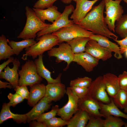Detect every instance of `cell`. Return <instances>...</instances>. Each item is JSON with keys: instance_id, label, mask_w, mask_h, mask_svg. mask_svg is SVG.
<instances>
[{"instance_id": "obj_1", "label": "cell", "mask_w": 127, "mask_h": 127, "mask_svg": "<svg viewBox=\"0 0 127 127\" xmlns=\"http://www.w3.org/2000/svg\"><path fill=\"white\" fill-rule=\"evenodd\" d=\"M105 7L104 1L102 0L98 5L93 6L82 20L77 24L94 34L114 40H117L118 36L109 29L105 22L103 14Z\"/></svg>"}, {"instance_id": "obj_2", "label": "cell", "mask_w": 127, "mask_h": 127, "mask_svg": "<svg viewBox=\"0 0 127 127\" xmlns=\"http://www.w3.org/2000/svg\"><path fill=\"white\" fill-rule=\"evenodd\" d=\"M38 42L32 46L25 49V54L21 58L27 60L28 56L32 57L33 59L38 56L43 55L45 51L51 49L53 47L59 44L58 37L52 33H48L37 37Z\"/></svg>"}, {"instance_id": "obj_3", "label": "cell", "mask_w": 127, "mask_h": 127, "mask_svg": "<svg viewBox=\"0 0 127 127\" xmlns=\"http://www.w3.org/2000/svg\"><path fill=\"white\" fill-rule=\"evenodd\" d=\"M25 15L27 19L25 26L22 31L17 37L18 39L24 40L35 39L37 33L50 24L41 21L36 16L33 9L28 7H25Z\"/></svg>"}, {"instance_id": "obj_4", "label": "cell", "mask_w": 127, "mask_h": 127, "mask_svg": "<svg viewBox=\"0 0 127 127\" xmlns=\"http://www.w3.org/2000/svg\"><path fill=\"white\" fill-rule=\"evenodd\" d=\"M20 76L19 86H29L30 87L37 83H40L43 79L38 74L36 65L34 61L28 60L19 71Z\"/></svg>"}, {"instance_id": "obj_5", "label": "cell", "mask_w": 127, "mask_h": 127, "mask_svg": "<svg viewBox=\"0 0 127 127\" xmlns=\"http://www.w3.org/2000/svg\"><path fill=\"white\" fill-rule=\"evenodd\" d=\"M105 3L106 14L105 22L109 29L115 32V23L123 16L124 10L120 4L121 1L115 0H104Z\"/></svg>"}, {"instance_id": "obj_6", "label": "cell", "mask_w": 127, "mask_h": 127, "mask_svg": "<svg viewBox=\"0 0 127 127\" xmlns=\"http://www.w3.org/2000/svg\"><path fill=\"white\" fill-rule=\"evenodd\" d=\"M52 33L58 37L59 44L64 42H67L79 37L89 38L94 34L92 32L87 30L74 23L70 26L63 27Z\"/></svg>"}, {"instance_id": "obj_7", "label": "cell", "mask_w": 127, "mask_h": 127, "mask_svg": "<svg viewBox=\"0 0 127 127\" xmlns=\"http://www.w3.org/2000/svg\"><path fill=\"white\" fill-rule=\"evenodd\" d=\"M74 9L72 4L66 6L60 16L52 24L37 34V37H39L45 34L52 33L65 27L70 26L74 23L72 20H69V15Z\"/></svg>"}, {"instance_id": "obj_8", "label": "cell", "mask_w": 127, "mask_h": 127, "mask_svg": "<svg viewBox=\"0 0 127 127\" xmlns=\"http://www.w3.org/2000/svg\"><path fill=\"white\" fill-rule=\"evenodd\" d=\"M88 88L87 94L96 100L105 104L111 102V98L106 91L102 76L97 77L92 81Z\"/></svg>"}, {"instance_id": "obj_9", "label": "cell", "mask_w": 127, "mask_h": 127, "mask_svg": "<svg viewBox=\"0 0 127 127\" xmlns=\"http://www.w3.org/2000/svg\"><path fill=\"white\" fill-rule=\"evenodd\" d=\"M48 54L49 57H56V62L57 63L63 61L67 63V66L63 70L64 71L69 68L71 63L73 62L75 55L69 44L63 42L59 44L58 47L53 48L48 51Z\"/></svg>"}, {"instance_id": "obj_10", "label": "cell", "mask_w": 127, "mask_h": 127, "mask_svg": "<svg viewBox=\"0 0 127 127\" xmlns=\"http://www.w3.org/2000/svg\"><path fill=\"white\" fill-rule=\"evenodd\" d=\"M68 97V101L63 107L59 108L57 115L64 120L69 121L79 109L78 102L79 98L70 88H67L66 93Z\"/></svg>"}, {"instance_id": "obj_11", "label": "cell", "mask_w": 127, "mask_h": 127, "mask_svg": "<svg viewBox=\"0 0 127 127\" xmlns=\"http://www.w3.org/2000/svg\"><path fill=\"white\" fill-rule=\"evenodd\" d=\"M100 0H76V6L70 18L74 23L78 24L83 19L91 10L94 5Z\"/></svg>"}, {"instance_id": "obj_12", "label": "cell", "mask_w": 127, "mask_h": 127, "mask_svg": "<svg viewBox=\"0 0 127 127\" xmlns=\"http://www.w3.org/2000/svg\"><path fill=\"white\" fill-rule=\"evenodd\" d=\"M85 52L99 60L105 61L112 56V52L100 45L94 40L91 39L87 44Z\"/></svg>"}, {"instance_id": "obj_13", "label": "cell", "mask_w": 127, "mask_h": 127, "mask_svg": "<svg viewBox=\"0 0 127 127\" xmlns=\"http://www.w3.org/2000/svg\"><path fill=\"white\" fill-rule=\"evenodd\" d=\"M78 107L79 109L86 111L91 116L96 118L103 117L100 111L99 102L88 94L83 98L79 99Z\"/></svg>"}, {"instance_id": "obj_14", "label": "cell", "mask_w": 127, "mask_h": 127, "mask_svg": "<svg viewBox=\"0 0 127 127\" xmlns=\"http://www.w3.org/2000/svg\"><path fill=\"white\" fill-rule=\"evenodd\" d=\"M12 63L13 67L12 68L8 65L4 69V71L0 73V78L8 82L13 88L15 89L19 86V74L18 71L20 64L18 59L16 58L14 59Z\"/></svg>"}, {"instance_id": "obj_15", "label": "cell", "mask_w": 127, "mask_h": 127, "mask_svg": "<svg viewBox=\"0 0 127 127\" xmlns=\"http://www.w3.org/2000/svg\"><path fill=\"white\" fill-rule=\"evenodd\" d=\"M99 60L85 52L75 54L73 62L81 66L86 71L90 72L98 65Z\"/></svg>"}, {"instance_id": "obj_16", "label": "cell", "mask_w": 127, "mask_h": 127, "mask_svg": "<svg viewBox=\"0 0 127 127\" xmlns=\"http://www.w3.org/2000/svg\"><path fill=\"white\" fill-rule=\"evenodd\" d=\"M66 91L65 85L61 82L48 84L45 96L51 102H56L64 96Z\"/></svg>"}, {"instance_id": "obj_17", "label": "cell", "mask_w": 127, "mask_h": 127, "mask_svg": "<svg viewBox=\"0 0 127 127\" xmlns=\"http://www.w3.org/2000/svg\"><path fill=\"white\" fill-rule=\"evenodd\" d=\"M89 38L96 41L101 46L114 53V57L118 59L123 57L121 53L118 44L112 42L109 39V38L102 35L94 34Z\"/></svg>"}, {"instance_id": "obj_18", "label": "cell", "mask_w": 127, "mask_h": 127, "mask_svg": "<svg viewBox=\"0 0 127 127\" xmlns=\"http://www.w3.org/2000/svg\"><path fill=\"white\" fill-rule=\"evenodd\" d=\"M51 102L45 96L36 104L26 114L27 118V122L35 120L36 118L45 111L48 110L50 107Z\"/></svg>"}, {"instance_id": "obj_19", "label": "cell", "mask_w": 127, "mask_h": 127, "mask_svg": "<svg viewBox=\"0 0 127 127\" xmlns=\"http://www.w3.org/2000/svg\"><path fill=\"white\" fill-rule=\"evenodd\" d=\"M102 76L108 95L110 97L113 98L120 89L118 77L110 73H107Z\"/></svg>"}, {"instance_id": "obj_20", "label": "cell", "mask_w": 127, "mask_h": 127, "mask_svg": "<svg viewBox=\"0 0 127 127\" xmlns=\"http://www.w3.org/2000/svg\"><path fill=\"white\" fill-rule=\"evenodd\" d=\"M32 9L36 16L44 23L45 20H47L52 23L61 14L58 11L57 7L53 5L46 9H40L34 8Z\"/></svg>"}, {"instance_id": "obj_21", "label": "cell", "mask_w": 127, "mask_h": 127, "mask_svg": "<svg viewBox=\"0 0 127 127\" xmlns=\"http://www.w3.org/2000/svg\"><path fill=\"white\" fill-rule=\"evenodd\" d=\"M43 55L39 56L38 59H35L34 62L36 64L38 75L41 78L45 79L47 81L48 84L60 82L62 73H60L55 79L52 78L51 76V72L45 67L43 61Z\"/></svg>"}, {"instance_id": "obj_22", "label": "cell", "mask_w": 127, "mask_h": 127, "mask_svg": "<svg viewBox=\"0 0 127 127\" xmlns=\"http://www.w3.org/2000/svg\"><path fill=\"white\" fill-rule=\"evenodd\" d=\"M10 106L6 103L3 104L0 113V124L10 119H12L13 120L18 123H26L27 122L26 115L25 114H14L10 110Z\"/></svg>"}, {"instance_id": "obj_23", "label": "cell", "mask_w": 127, "mask_h": 127, "mask_svg": "<svg viewBox=\"0 0 127 127\" xmlns=\"http://www.w3.org/2000/svg\"><path fill=\"white\" fill-rule=\"evenodd\" d=\"M29 97L28 103L31 107L34 106L45 96L46 86L43 83H37L30 87Z\"/></svg>"}, {"instance_id": "obj_24", "label": "cell", "mask_w": 127, "mask_h": 127, "mask_svg": "<svg viewBox=\"0 0 127 127\" xmlns=\"http://www.w3.org/2000/svg\"><path fill=\"white\" fill-rule=\"evenodd\" d=\"M111 102L108 104H105L99 102L100 107V112L104 117L112 115L122 117L127 119V114L120 111L114 103L112 98L110 97Z\"/></svg>"}, {"instance_id": "obj_25", "label": "cell", "mask_w": 127, "mask_h": 127, "mask_svg": "<svg viewBox=\"0 0 127 127\" xmlns=\"http://www.w3.org/2000/svg\"><path fill=\"white\" fill-rule=\"evenodd\" d=\"M85 111L79 109L68 121L67 127H85L90 117Z\"/></svg>"}, {"instance_id": "obj_26", "label": "cell", "mask_w": 127, "mask_h": 127, "mask_svg": "<svg viewBox=\"0 0 127 127\" xmlns=\"http://www.w3.org/2000/svg\"><path fill=\"white\" fill-rule=\"evenodd\" d=\"M90 39L89 37H79L67 42L70 45L72 50L74 54L85 52L86 46Z\"/></svg>"}, {"instance_id": "obj_27", "label": "cell", "mask_w": 127, "mask_h": 127, "mask_svg": "<svg viewBox=\"0 0 127 127\" xmlns=\"http://www.w3.org/2000/svg\"><path fill=\"white\" fill-rule=\"evenodd\" d=\"M34 39L24 40L19 42L13 40L8 41L9 45L13 49L14 54L17 56L23 49L29 47L37 42Z\"/></svg>"}, {"instance_id": "obj_28", "label": "cell", "mask_w": 127, "mask_h": 127, "mask_svg": "<svg viewBox=\"0 0 127 127\" xmlns=\"http://www.w3.org/2000/svg\"><path fill=\"white\" fill-rule=\"evenodd\" d=\"M9 40L4 34L0 36V60L8 59L14 54L13 49L7 44Z\"/></svg>"}, {"instance_id": "obj_29", "label": "cell", "mask_w": 127, "mask_h": 127, "mask_svg": "<svg viewBox=\"0 0 127 127\" xmlns=\"http://www.w3.org/2000/svg\"><path fill=\"white\" fill-rule=\"evenodd\" d=\"M115 32L123 39L127 37V14L116 21Z\"/></svg>"}, {"instance_id": "obj_30", "label": "cell", "mask_w": 127, "mask_h": 127, "mask_svg": "<svg viewBox=\"0 0 127 127\" xmlns=\"http://www.w3.org/2000/svg\"><path fill=\"white\" fill-rule=\"evenodd\" d=\"M113 102L118 108L124 109L127 106V91L120 89L112 98Z\"/></svg>"}, {"instance_id": "obj_31", "label": "cell", "mask_w": 127, "mask_h": 127, "mask_svg": "<svg viewBox=\"0 0 127 127\" xmlns=\"http://www.w3.org/2000/svg\"><path fill=\"white\" fill-rule=\"evenodd\" d=\"M105 118L103 127H121L123 126L126 127L127 125V123L119 117L109 115Z\"/></svg>"}, {"instance_id": "obj_32", "label": "cell", "mask_w": 127, "mask_h": 127, "mask_svg": "<svg viewBox=\"0 0 127 127\" xmlns=\"http://www.w3.org/2000/svg\"><path fill=\"white\" fill-rule=\"evenodd\" d=\"M92 81L91 78L88 77H78L70 81L69 84L70 87L76 86L88 88Z\"/></svg>"}, {"instance_id": "obj_33", "label": "cell", "mask_w": 127, "mask_h": 127, "mask_svg": "<svg viewBox=\"0 0 127 127\" xmlns=\"http://www.w3.org/2000/svg\"><path fill=\"white\" fill-rule=\"evenodd\" d=\"M59 108V106L57 105L53 106L51 111L48 112L43 113L41 114L37 117L35 120L38 121L43 122L45 121L56 117L57 115Z\"/></svg>"}, {"instance_id": "obj_34", "label": "cell", "mask_w": 127, "mask_h": 127, "mask_svg": "<svg viewBox=\"0 0 127 127\" xmlns=\"http://www.w3.org/2000/svg\"><path fill=\"white\" fill-rule=\"evenodd\" d=\"M43 123L46 127H61L67 125L68 121H66L61 117L57 118L55 117Z\"/></svg>"}, {"instance_id": "obj_35", "label": "cell", "mask_w": 127, "mask_h": 127, "mask_svg": "<svg viewBox=\"0 0 127 127\" xmlns=\"http://www.w3.org/2000/svg\"><path fill=\"white\" fill-rule=\"evenodd\" d=\"M57 0H38L33 6L34 8L45 9L53 6L54 3Z\"/></svg>"}, {"instance_id": "obj_36", "label": "cell", "mask_w": 127, "mask_h": 127, "mask_svg": "<svg viewBox=\"0 0 127 127\" xmlns=\"http://www.w3.org/2000/svg\"><path fill=\"white\" fill-rule=\"evenodd\" d=\"M8 97L10 100L7 103L10 106L15 107L17 104L22 102L24 99L18 94L16 93L15 94L9 93Z\"/></svg>"}, {"instance_id": "obj_37", "label": "cell", "mask_w": 127, "mask_h": 127, "mask_svg": "<svg viewBox=\"0 0 127 127\" xmlns=\"http://www.w3.org/2000/svg\"><path fill=\"white\" fill-rule=\"evenodd\" d=\"M72 91L79 98V99L82 98L87 95L88 88L78 86L69 87Z\"/></svg>"}, {"instance_id": "obj_38", "label": "cell", "mask_w": 127, "mask_h": 127, "mask_svg": "<svg viewBox=\"0 0 127 127\" xmlns=\"http://www.w3.org/2000/svg\"><path fill=\"white\" fill-rule=\"evenodd\" d=\"M104 120L101 117H90L86 127H103Z\"/></svg>"}, {"instance_id": "obj_39", "label": "cell", "mask_w": 127, "mask_h": 127, "mask_svg": "<svg viewBox=\"0 0 127 127\" xmlns=\"http://www.w3.org/2000/svg\"><path fill=\"white\" fill-rule=\"evenodd\" d=\"M16 93L22 96L24 99L28 100L29 97V92L26 86H18L14 89Z\"/></svg>"}, {"instance_id": "obj_40", "label": "cell", "mask_w": 127, "mask_h": 127, "mask_svg": "<svg viewBox=\"0 0 127 127\" xmlns=\"http://www.w3.org/2000/svg\"><path fill=\"white\" fill-rule=\"evenodd\" d=\"M118 78L120 89L127 91V71H124Z\"/></svg>"}, {"instance_id": "obj_41", "label": "cell", "mask_w": 127, "mask_h": 127, "mask_svg": "<svg viewBox=\"0 0 127 127\" xmlns=\"http://www.w3.org/2000/svg\"><path fill=\"white\" fill-rule=\"evenodd\" d=\"M119 46L121 53H124L127 49V37L121 40H114Z\"/></svg>"}, {"instance_id": "obj_42", "label": "cell", "mask_w": 127, "mask_h": 127, "mask_svg": "<svg viewBox=\"0 0 127 127\" xmlns=\"http://www.w3.org/2000/svg\"><path fill=\"white\" fill-rule=\"evenodd\" d=\"M36 120L30 122L29 126L33 127H46L45 124L43 122L36 121Z\"/></svg>"}, {"instance_id": "obj_43", "label": "cell", "mask_w": 127, "mask_h": 127, "mask_svg": "<svg viewBox=\"0 0 127 127\" xmlns=\"http://www.w3.org/2000/svg\"><path fill=\"white\" fill-rule=\"evenodd\" d=\"M14 58L12 57H11L8 59L6 61L4 62V63L0 65V73L6 67V66L10 63L13 62Z\"/></svg>"}, {"instance_id": "obj_44", "label": "cell", "mask_w": 127, "mask_h": 127, "mask_svg": "<svg viewBox=\"0 0 127 127\" xmlns=\"http://www.w3.org/2000/svg\"><path fill=\"white\" fill-rule=\"evenodd\" d=\"M9 88L10 89L13 88L12 86L9 83L3 82L0 80V88Z\"/></svg>"}, {"instance_id": "obj_45", "label": "cell", "mask_w": 127, "mask_h": 127, "mask_svg": "<svg viewBox=\"0 0 127 127\" xmlns=\"http://www.w3.org/2000/svg\"><path fill=\"white\" fill-rule=\"evenodd\" d=\"M65 4H68L71 3L72 1L76 2V0H61Z\"/></svg>"}, {"instance_id": "obj_46", "label": "cell", "mask_w": 127, "mask_h": 127, "mask_svg": "<svg viewBox=\"0 0 127 127\" xmlns=\"http://www.w3.org/2000/svg\"><path fill=\"white\" fill-rule=\"evenodd\" d=\"M124 112L126 113L127 114V106L124 109Z\"/></svg>"}, {"instance_id": "obj_47", "label": "cell", "mask_w": 127, "mask_h": 127, "mask_svg": "<svg viewBox=\"0 0 127 127\" xmlns=\"http://www.w3.org/2000/svg\"><path fill=\"white\" fill-rule=\"evenodd\" d=\"M124 53L126 57L127 58V49L126 50Z\"/></svg>"}, {"instance_id": "obj_48", "label": "cell", "mask_w": 127, "mask_h": 127, "mask_svg": "<svg viewBox=\"0 0 127 127\" xmlns=\"http://www.w3.org/2000/svg\"><path fill=\"white\" fill-rule=\"evenodd\" d=\"M127 5V0H123Z\"/></svg>"}, {"instance_id": "obj_49", "label": "cell", "mask_w": 127, "mask_h": 127, "mask_svg": "<svg viewBox=\"0 0 127 127\" xmlns=\"http://www.w3.org/2000/svg\"><path fill=\"white\" fill-rule=\"evenodd\" d=\"M119 0L122 1V0Z\"/></svg>"}, {"instance_id": "obj_50", "label": "cell", "mask_w": 127, "mask_h": 127, "mask_svg": "<svg viewBox=\"0 0 127 127\" xmlns=\"http://www.w3.org/2000/svg\"><path fill=\"white\" fill-rule=\"evenodd\" d=\"M126 127H127V125L126 126Z\"/></svg>"}]
</instances>
